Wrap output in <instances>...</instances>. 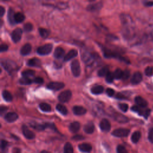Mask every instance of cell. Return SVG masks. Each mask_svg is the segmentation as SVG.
<instances>
[{
    "label": "cell",
    "instance_id": "1",
    "mask_svg": "<svg viewBox=\"0 0 153 153\" xmlns=\"http://www.w3.org/2000/svg\"><path fill=\"white\" fill-rule=\"evenodd\" d=\"M131 110L133 112H137L139 114V116L144 117L145 119H147L151 114V109L149 108H143L139 106L133 105L131 108Z\"/></svg>",
    "mask_w": 153,
    "mask_h": 153
},
{
    "label": "cell",
    "instance_id": "2",
    "mask_svg": "<svg viewBox=\"0 0 153 153\" xmlns=\"http://www.w3.org/2000/svg\"><path fill=\"white\" fill-rule=\"evenodd\" d=\"M130 133V130L124 128H119L114 130L112 132V135L116 137L123 138L127 137Z\"/></svg>",
    "mask_w": 153,
    "mask_h": 153
},
{
    "label": "cell",
    "instance_id": "3",
    "mask_svg": "<svg viewBox=\"0 0 153 153\" xmlns=\"http://www.w3.org/2000/svg\"><path fill=\"white\" fill-rule=\"evenodd\" d=\"M53 49V45L51 44H46L38 47L36 52L40 55H47L51 53Z\"/></svg>",
    "mask_w": 153,
    "mask_h": 153
},
{
    "label": "cell",
    "instance_id": "4",
    "mask_svg": "<svg viewBox=\"0 0 153 153\" xmlns=\"http://www.w3.org/2000/svg\"><path fill=\"white\" fill-rule=\"evenodd\" d=\"M71 71L72 73L75 76H79L81 74V68L80 62L78 60H74L71 64Z\"/></svg>",
    "mask_w": 153,
    "mask_h": 153
},
{
    "label": "cell",
    "instance_id": "5",
    "mask_svg": "<svg viewBox=\"0 0 153 153\" xmlns=\"http://www.w3.org/2000/svg\"><path fill=\"white\" fill-rule=\"evenodd\" d=\"M72 97V93L69 90H65L61 92L58 97V99L61 102H68Z\"/></svg>",
    "mask_w": 153,
    "mask_h": 153
},
{
    "label": "cell",
    "instance_id": "6",
    "mask_svg": "<svg viewBox=\"0 0 153 153\" xmlns=\"http://www.w3.org/2000/svg\"><path fill=\"white\" fill-rule=\"evenodd\" d=\"M22 35V30L20 28H17L15 29L11 33V38L14 43H17L21 39V36Z\"/></svg>",
    "mask_w": 153,
    "mask_h": 153
},
{
    "label": "cell",
    "instance_id": "7",
    "mask_svg": "<svg viewBox=\"0 0 153 153\" xmlns=\"http://www.w3.org/2000/svg\"><path fill=\"white\" fill-rule=\"evenodd\" d=\"M142 79H143L142 74L139 71L135 72L132 76L131 83L133 85L138 84L140 83H141V82L142 81Z\"/></svg>",
    "mask_w": 153,
    "mask_h": 153
},
{
    "label": "cell",
    "instance_id": "8",
    "mask_svg": "<svg viewBox=\"0 0 153 153\" xmlns=\"http://www.w3.org/2000/svg\"><path fill=\"white\" fill-rule=\"evenodd\" d=\"M22 129L23 135L26 139H32L35 138V133L32 131H31L30 129H29V128L26 125H23Z\"/></svg>",
    "mask_w": 153,
    "mask_h": 153
},
{
    "label": "cell",
    "instance_id": "9",
    "mask_svg": "<svg viewBox=\"0 0 153 153\" xmlns=\"http://www.w3.org/2000/svg\"><path fill=\"white\" fill-rule=\"evenodd\" d=\"M64 84L61 82H50L47 84V88L54 91L59 90L64 87Z\"/></svg>",
    "mask_w": 153,
    "mask_h": 153
},
{
    "label": "cell",
    "instance_id": "10",
    "mask_svg": "<svg viewBox=\"0 0 153 153\" xmlns=\"http://www.w3.org/2000/svg\"><path fill=\"white\" fill-rule=\"evenodd\" d=\"M113 118L115 120L120 123H126L129 122V119L126 116L118 112L114 114Z\"/></svg>",
    "mask_w": 153,
    "mask_h": 153
},
{
    "label": "cell",
    "instance_id": "11",
    "mask_svg": "<svg viewBox=\"0 0 153 153\" xmlns=\"http://www.w3.org/2000/svg\"><path fill=\"white\" fill-rule=\"evenodd\" d=\"M99 127L102 131L108 132L110 130L111 126L110 122L106 119H103L99 124Z\"/></svg>",
    "mask_w": 153,
    "mask_h": 153
},
{
    "label": "cell",
    "instance_id": "12",
    "mask_svg": "<svg viewBox=\"0 0 153 153\" xmlns=\"http://www.w3.org/2000/svg\"><path fill=\"white\" fill-rule=\"evenodd\" d=\"M135 102L138 106L143 108H147L148 104V102L140 96H137L135 98Z\"/></svg>",
    "mask_w": 153,
    "mask_h": 153
},
{
    "label": "cell",
    "instance_id": "13",
    "mask_svg": "<svg viewBox=\"0 0 153 153\" xmlns=\"http://www.w3.org/2000/svg\"><path fill=\"white\" fill-rule=\"evenodd\" d=\"M5 120L9 123H13L18 119V115L13 112H10L6 114L4 117Z\"/></svg>",
    "mask_w": 153,
    "mask_h": 153
},
{
    "label": "cell",
    "instance_id": "14",
    "mask_svg": "<svg viewBox=\"0 0 153 153\" xmlns=\"http://www.w3.org/2000/svg\"><path fill=\"white\" fill-rule=\"evenodd\" d=\"M72 110L74 114L76 116H83L87 112L86 109L81 106H75L73 107Z\"/></svg>",
    "mask_w": 153,
    "mask_h": 153
},
{
    "label": "cell",
    "instance_id": "15",
    "mask_svg": "<svg viewBox=\"0 0 153 153\" xmlns=\"http://www.w3.org/2000/svg\"><path fill=\"white\" fill-rule=\"evenodd\" d=\"M102 7V3L99 2V3H97L96 4H89L87 7V10L89 11H92V12H94V11H99V10L101 9Z\"/></svg>",
    "mask_w": 153,
    "mask_h": 153
},
{
    "label": "cell",
    "instance_id": "16",
    "mask_svg": "<svg viewBox=\"0 0 153 153\" xmlns=\"http://www.w3.org/2000/svg\"><path fill=\"white\" fill-rule=\"evenodd\" d=\"M79 148L80 151L84 152H90L92 150V146L87 143H83L79 145Z\"/></svg>",
    "mask_w": 153,
    "mask_h": 153
},
{
    "label": "cell",
    "instance_id": "17",
    "mask_svg": "<svg viewBox=\"0 0 153 153\" xmlns=\"http://www.w3.org/2000/svg\"><path fill=\"white\" fill-rule=\"evenodd\" d=\"M41 64V63L40 60L38 59V58H36V57H34V58L29 59L27 62L28 65L34 67H40Z\"/></svg>",
    "mask_w": 153,
    "mask_h": 153
},
{
    "label": "cell",
    "instance_id": "18",
    "mask_svg": "<svg viewBox=\"0 0 153 153\" xmlns=\"http://www.w3.org/2000/svg\"><path fill=\"white\" fill-rule=\"evenodd\" d=\"M78 52L76 50L72 49L70 50L65 56H64V61H68L71 59H72L74 57L77 56Z\"/></svg>",
    "mask_w": 153,
    "mask_h": 153
},
{
    "label": "cell",
    "instance_id": "19",
    "mask_svg": "<svg viewBox=\"0 0 153 153\" xmlns=\"http://www.w3.org/2000/svg\"><path fill=\"white\" fill-rule=\"evenodd\" d=\"M80 123L78 122H74L70 124L69 125V130L72 133H76L79 132L80 129Z\"/></svg>",
    "mask_w": 153,
    "mask_h": 153
},
{
    "label": "cell",
    "instance_id": "20",
    "mask_svg": "<svg viewBox=\"0 0 153 153\" xmlns=\"http://www.w3.org/2000/svg\"><path fill=\"white\" fill-rule=\"evenodd\" d=\"M65 50L63 48L58 47H56L54 51V56L57 59H59L61 57H62L65 54Z\"/></svg>",
    "mask_w": 153,
    "mask_h": 153
},
{
    "label": "cell",
    "instance_id": "21",
    "mask_svg": "<svg viewBox=\"0 0 153 153\" xmlns=\"http://www.w3.org/2000/svg\"><path fill=\"white\" fill-rule=\"evenodd\" d=\"M32 49L31 45L29 43H26L23 46L21 49V54L22 55H27L29 54Z\"/></svg>",
    "mask_w": 153,
    "mask_h": 153
},
{
    "label": "cell",
    "instance_id": "22",
    "mask_svg": "<svg viewBox=\"0 0 153 153\" xmlns=\"http://www.w3.org/2000/svg\"><path fill=\"white\" fill-rule=\"evenodd\" d=\"M84 132L87 134H92L94 131V125L92 122L87 123L84 127Z\"/></svg>",
    "mask_w": 153,
    "mask_h": 153
},
{
    "label": "cell",
    "instance_id": "23",
    "mask_svg": "<svg viewBox=\"0 0 153 153\" xmlns=\"http://www.w3.org/2000/svg\"><path fill=\"white\" fill-rule=\"evenodd\" d=\"M14 14H15V13H14L13 9L9 8L8 13H7V19L9 20V22L11 25H14L16 23L15 21H14Z\"/></svg>",
    "mask_w": 153,
    "mask_h": 153
},
{
    "label": "cell",
    "instance_id": "24",
    "mask_svg": "<svg viewBox=\"0 0 153 153\" xmlns=\"http://www.w3.org/2000/svg\"><path fill=\"white\" fill-rule=\"evenodd\" d=\"M141 137V133L139 131H136L134 132L131 137V140L133 143L137 144L138 142Z\"/></svg>",
    "mask_w": 153,
    "mask_h": 153
},
{
    "label": "cell",
    "instance_id": "25",
    "mask_svg": "<svg viewBox=\"0 0 153 153\" xmlns=\"http://www.w3.org/2000/svg\"><path fill=\"white\" fill-rule=\"evenodd\" d=\"M25 16L21 12L16 13L14 14V21L16 23H21L25 20Z\"/></svg>",
    "mask_w": 153,
    "mask_h": 153
},
{
    "label": "cell",
    "instance_id": "26",
    "mask_svg": "<svg viewBox=\"0 0 153 153\" xmlns=\"http://www.w3.org/2000/svg\"><path fill=\"white\" fill-rule=\"evenodd\" d=\"M1 65H2V66H4V68L7 71H9V72H11L14 69V67H13L12 64L10 63L9 61L5 60L4 61H2L1 62Z\"/></svg>",
    "mask_w": 153,
    "mask_h": 153
},
{
    "label": "cell",
    "instance_id": "27",
    "mask_svg": "<svg viewBox=\"0 0 153 153\" xmlns=\"http://www.w3.org/2000/svg\"><path fill=\"white\" fill-rule=\"evenodd\" d=\"M104 87L102 86H93L91 89V92L94 94H99L104 92Z\"/></svg>",
    "mask_w": 153,
    "mask_h": 153
},
{
    "label": "cell",
    "instance_id": "28",
    "mask_svg": "<svg viewBox=\"0 0 153 153\" xmlns=\"http://www.w3.org/2000/svg\"><path fill=\"white\" fill-rule=\"evenodd\" d=\"M56 108L57 109V111H58L61 114H62V115H66L68 114V109L67 108L65 107V106L63 105L62 104H57L56 107Z\"/></svg>",
    "mask_w": 153,
    "mask_h": 153
},
{
    "label": "cell",
    "instance_id": "29",
    "mask_svg": "<svg viewBox=\"0 0 153 153\" xmlns=\"http://www.w3.org/2000/svg\"><path fill=\"white\" fill-rule=\"evenodd\" d=\"M2 95L3 99L7 102H11L13 99V97L11 94L7 90H3Z\"/></svg>",
    "mask_w": 153,
    "mask_h": 153
},
{
    "label": "cell",
    "instance_id": "30",
    "mask_svg": "<svg viewBox=\"0 0 153 153\" xmlns=\"http://www.w3.org/2000/svg\"><path fill=\"white\" fill-rule=\"evenodd\" d=\"M64 153H74V148L70 142H66L65 144Z\"/></svg>",
    "mask_w": 153,
    "mask_h": 153
},
{
    "label": "cell",
    "instance_id": "31",
    "mask_svg": "<svg viewBox=\"0 0 153 153\" xmlns=\"http://www.w3.org/2000/svg\"><path fill=\"white\" fill-rule=\"evenodd\" d=\"M113 74H114V79L119 80V79H122L123 75V71H122V70L121 69L117 68V69L115 70Z\"/></svg>",
    "mask_w": 153,
    "mask_h": 153
},
{
    "label": "cell",
    "instance_id": "32",
    "mask_svg": "<svg viewBox=\"0 0 153 153\" xmlns=\"http://www.w3.org/2000/svg\"><path fill=\"white\" fill-rule=\"evenodd\" d=\"M35 71L32 70V69H27L22 72V75L23 76V77H26V78H29L30 76H34L35 75Z\"/></svg>",
    "mask_w": 153,
    "mask_h": 153
},
{
    "label": "cell",
    "instance_id": "33",
    "mask_svg": "<svg viewBox=\"0 0 153 153\" xmlns=\"http://www.w3.org/2000/svg\"><path fill=\"white\" fill-rule=\"evenodd\" d=\"M109 68L107 66H104L102 68H101L98 72V75L99 76H107V75L109 73Z\"/></svg>",
    "mask_w": 153,
    "mask_h": 153
},
{
    "label": "cell",
    "instance_id": "34",
    "mask_svg": "<svg viewBox=\"0 0 153 153\" xmlns=\"http://www.w3.org/2000/svg\"><path fill=\"white\" fill-rule=\"evenodd\" d=\"M40 109L44 112H50L51 111V107L47 103H41L39 105Z\"/></svg>",
    "mask_w": 153,
    "mask_h": 153
},
{
    "label": "cell",
    "instance_id": "35",
    "mask_svg": "<svg viewBox=\"0 0 153 153\" xmlns=\"http://www.w3.org/2000/svg\"><path fill=\"white\" fill-rule=\"evenodd\" d=\"M38 31H39L40 35L43 38H46L49 35V31L45 28H39V29H38Z\"/></svg>",
    "mask_w": 153,
    "mask_h": 153
},
{
    "label": "cell",
    "instance_id": "36",
    "mask_svg": "<svg viewBox=\"0 0 153 153\" xmlns=\"http://www.w3.org/2000/svg\"><path fill=\"white\" fill-rule=\"evenodd\" d=\"M19 83L22 84V85H28L32 83V80H31L29 78H26V77H23L19 81Z\"/></svg>",
    "mask_w": 153,
    "mask_h": 153
},
{
    "label": "cell",
    "instance_id": "37",
    "mask_svg": "<svg viewBox=\"0 0 153 153\" xmlns=\"http://www.w3.org/2000/svg\"><path fill=\"white\" fill-rule=\"evenodd\" d=\"M117 153H128L126 148L122 145H119L117 147Z\"/></svg>",
    "mask_w": 153,
    "mask_h": 153
},
{
    "label": "cell",
    "instance_id": "38",
    "mask_svg": "<svg viewBox=\"0 0 153 153\" xmlns=\"http://www.w3.org/2000/svg\"><path fill=\"white\" fill-rule=\"evenodd\" d=\"M106 79V81H107V83H112V82H113L114 79V74H113L112 73H111V72H109L107 75L106 79Z\"/></svg>",
    "mask_w": 153,
    "mask_h": 153
},
{
    "label": "cell",
    "instance_id": "39",
    "mask_svg": "<svg viewBox=\"0 0 153 153\" xmlns=\"http://www.w3.org/2000/svg\"><path fill=\"white\" fill-rule=\"evenodd\" d=\"M145 74L147 76H150L153 74V67L152 66H148L145 69Z\"/></svg>",
    "mask_w": 153,
    "mask_h": 153
},
{
    "label": "cell",
    "instance_id": "40",
    "mask_svg": "<svg viewBox=\"0 0 153 153\" xmlns=\"http://www.w3.org/2000/svg\"><path fill=\"white\" fill-rule=\"evenodd\" d=\"M24 29L26 32H29L32 30L33 26L31 23H26L24 26Z\"/></svg>",
    "mask_w": 153,
    "mask_h": 153
},
{
    "label": "cell",
    "instance_id": "41",
    "mask_svg": "<svg viewBox=\"0 0 153 153\" xmlns=\"http://www.w3.org/2000/svg\"><path fill=\"white\" fill-rule=\"evenodd\" d=\"M119 107L122 111H123L124 112H127L129 109V106L126 104H120L119 105Z\"/></svg>",
    "mask_w": 153,
    "mask_h": 153
},
{
    "label": "cell",
    "instance_id": "42",
    "mask_svg": "<svg viewBox=\"0 0 153 153\" xmlns=\"http://www.w3.org/2000/svg\"><path fill=\"white\" fill-rule=\"evenodd\" d=\"M9 144V142L4 139H2L1 141V151H3L4 150H5L6 149V148L7 147Z\"/></svg>",
    "mask_w": 153,
    "mask_h": 153
},
{
    "label": "cell",
    "instance_id": "43",
    "mask_svg": "<svg viewBox=\"0 0 153 153\" xmlns=\"http://www.w3.org/2000/svg\"><path fill=\"white\" fill-rule=\"evenodd\" d=\"M148 138V140L150 142L153 143V127L151 128L149 130Z\"/></svg>",
    "mask_w": 153,
    "mask_h": 153
},
{
    "label": "cell",
    "instance_id": "44",
    "mask_svg": "<svg viewBox=\"0 0 153 153\" xmlns=\"http://www.w3.org/2000/svg\"><path fill=\"white\" fill-rule=\"evenodd\" d=\"M129 76H130V71L129 70L126 69L124 71H123V75L122 77L123 80H127L129 78Z\"/></svg>",
    "mask_w": 153,
    "mask_h": 153
},
{
    "label": "cell",
    "instance_id": "45",
    "mask_svg": "<svg viewBox=\"0 0 153 153\" xmlns=\"http://www.w3.org/2000/svg\"><path fill=\"white\" fill-rule=\"evenodd\" d=\"M106 93L107 94V95L109 96V97H112L115 93V91L112 89L108 88L106 90Z\"/></svg>",
    "mask_w": 153,
    "mask_h": 153
},
{
    "label": "cell",
    "instance_id": "46",
    "mask_svg": "<svg viewBox=\"0 0 153 153\" xmlns=\"http://www.w3.org/2000/svg\"><path fill=\"white\" fill-rule=\"evenodd\" d=\"M72 139L73 140H75V141H81V140H83L84 139V137L82 135H75L74 136Z\"/></svg>",
    "mask_w": 153,
    "mask_h": 153
},
{
    "label": "cell",
    "instance_id": "47",
    "mask_svg": "<svg viewBox=\"0 0 153 153\" xmlns=\"http://www.w3.org/2000/svg\"><path fill=\"white\" fill-rule=\"evenodd\" d=\"M8 49H9V46L6 44H3L1 45V46H0V51H1V52L7 51Z\"/></svg>",
    "mask_w": 153,
    "mask_h": 153
},
{
    "label": "cell",
    "instance_id": "48",
    "mask_svg": "<svg viewBox=\"0 0 153 153\" xmlns=\"http://www.w3.org/2000/svg\"><path fill=\"white\" fill-rule=\"evenodd\" d=\"M33 81L34 83H38V84H41L43 83V79L41 77H36L34 79Z\"/></svg>",
    "mask_w": 153,
    "mask_h": 153
},
{
    "label": "cell",
    "instance_id": "49",
    "mask_svg": "<svg viewBox=\"0 0 153 153\" xmlns=\"http://www.w3.org/2000/svg\"><path fill=\"white\" fill-rule=\"evenodd\" d=\"M116 98L119 99H126V97H125V96L123 95V94L120 93H118L116 96Z\"/></svg>",
    "mask_w": 153,
    "mask_h": 153
},
{
    "label": "cell",
    "instance_id": "50",
    "mask_svg": "<svg viewBox=\"0 0 153 153\" xmlns=\"http://www.w3.org/2000/svg\"><path fill=\"white\" fill-rule=\"evenodd\" d=\"M7 109V107H3V106H1V107H0V114L2 115L3 114V113L6 111Z\"/></svg>",
    "mask_w": 153,
    "mask_h": 153
},
{
    "label": "cell",
    "instance_id": "51",
    "mask_svg": "<svg viewBox=\"0 0 153 153\" xmlns=\"http://www.w3.org/2000/svg\"><path fill=\"white\" fill-rule=\"evenodd\" d=\"M5 13V9L3 6H0V16L2 17Z\"/></svg>",
    "mask_w": 153,
    "mask_h": 153
},
{
    "label": "cell",
    "instance_id": "52",
    "mask_svg": "<svg viewBox=\"0 0 153 153\" xmlns=\"http://www.w3.org/2000/svg\"><path fill=\"white\" fill-rule=\"evenodd\" d=\"M144 6L146 7H152L153 1H146L144 3Z\"/></svg>",
    "mask_w": 153,
    "mask_h": 153
},
{
    "label": "cell",
    "instance_id": "53",
    "mask_svg": "<svg viewBox=\"0 0 153 153\" xmlns=\"http://www.w3.org/2000/svg\"><path fill=\"white\" fill-rule=\"evenodd\" d=\"M40 153H49L48 151H46V150H43V151H42Z\"/></svg>",
    "mask_w": 153,
    "mask_h": 153
},
{
    "label": "cell",
    "instance_id": "54",
    "mask_svg": "<svg viewBox=\"0 0 153 153\" xmlns=\"http://www.w3.org/2000/svg\"><path fill=\"white\" fill-rule=\"evenodd\" d=\"M14 153H19V152H14Z\"/></svg>",
    "mask_w": 153,
    "mask_h": 153
}]
</instances>
